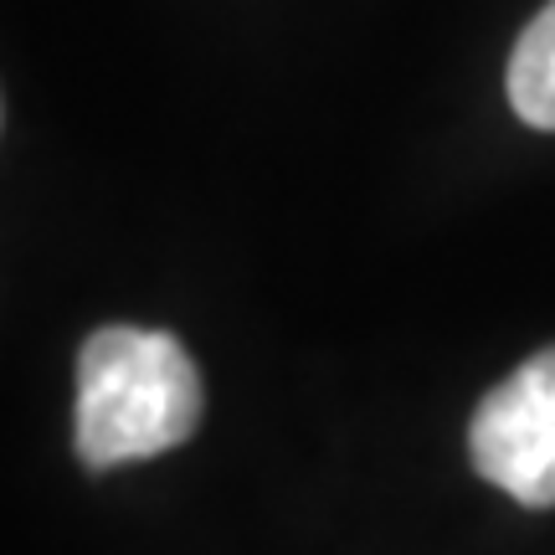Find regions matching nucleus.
Returning a JSON list of instances; mask_svg holds the SVG:
<instances>
[{
  "mask_svg": "<svg viewBox=\"0 0 555 555\" xmlns=\"http://www.w3.org/2000/svg\"><path fill=\"white\" fill-rule=\"evenodd\" d=\"M509 103L530 129H555V0L525 26L509 57Z\"/></svg>",
  "mask_w": 555,
  "mask_h": 555,
  "instance_id": "3",
  "label": "nucleus"
},
{
  "mask_svg": "<svg viewBox=\"0 0 555 555\" xmlns=\"http://www.w3.org/2000/svg\"><path fill=\"white\" fill-rule=\"evenodd\" d=\"M201 376L165 330L103 324L78 350V457L119 468L180 448L201 422Z\"/></svg>",
  "mask_w": 555,
  "mask_h": 555,
  "instance_id": "1",
  "label": "nucleus"
},
{
  "mask_svg": "<svg viewBox=\"0 0 555 555\" xmlns=\"http://www.w3.org/2000/svg\"><path fill=\"white\" fill-rule=\"evenodd\" d=\"M468 457L525 509H555V350H540L478 401Z\"/></svg>",
  "mask_w": 555,
  "mask_h": 555,
  "instance_id": "2",
  "label": "nucleus"
}]
</instances>
